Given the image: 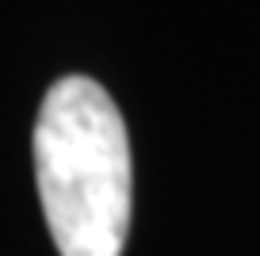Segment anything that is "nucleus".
<instances>
[{
    "label": "nucleus",
    "mask_w": 260,
    "mask_h": 256,
    "mask_svg": "<svg viewBox=\"0 0 260 256\" xmlns=\"http://www.w3.org/2000/svg\"><path fill=\"white\" fill-rule=\"evenodd\" d=\"M35 180L61 256H122L130 230V138L115 100L88 77H61L35 122Z\"/></svg>",
    "instance_id": "1"
}]
</instances>
